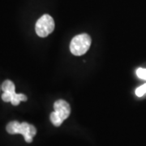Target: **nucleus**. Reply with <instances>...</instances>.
<instances>
[{"instance_id": "9", "label": "nucleus", "mask_w": 146, "mask_h": 146, "mask_svg": "<svg viewBox=\"0 0 146 146\" xmlns=\"http://www.w3.org/2000/svg\"><path fill=\"white\" fill-rule=\"evenodd\" d=\"M146 94V84L140 86L136 89V95L137 97H142L144 94Z\"/></svg>"}, {"instance_id": "6", "label": "nucleus", "mask_w": 146, "mask_h": 146, "mask_svg": "<svg viewBox=\"0 0 146 146\" xmlns=\"http://www.w3.org/2000/svg\"><path fill=\"white\" fill-rule=\"evenodd\" d=\"M27 97L23 94H13L12 99H11V104L13 106H18L21 102H26Z\"/></svg>"}, {"instance_id": "4", "label": "nucleus", "mask_w": 146, "mask_h": 146, "mask_svg": "<svg viewBox=\"0 0 146 146\" xmlns=\"http://www.w3.org/2000/svg\"><path fill=\"white\" fill-rule=\"evenodd\" d=\"M36 129L34 126L29 124L25 122L21 123V128H20V133L23 135L25 137V140L27 143H31L33 141V136L36 135Z\"/></svg>"}, {"instance_id": "11", "label": "nucleus", "mask_w": 146, "mask_h": 146, "mask_svg": "<svg viewBox=\"0 0 146 146\" xmlns=\"http://www.w3.org/2000/svg\"><path fill=\"white\" fill-rule=\"evenodd\" d=\"M136 75L140 79L146 80V68H138L136 70Z\"/></svg>"}, {"instance_id": "5", "label": "nucleus", "mask_w": 146, "mask_h": 146, "mask_svg": "<svg viewBox=\"0 0 146 146\" xmlns=\"http://www.w3.org/2000/svg\"><path fill=\"white\" fill-rule=\"evenodd\" d=\"M20 128H21V123L17 121H12L10 122L7 125V131L9 134H19L20 133Z\"/></svg>"}, {"instance_id": "8", "label": "nucleus", "mask_w": 146, "mask_h": 146, "mask_svg": "<svg viewBox=\"0 0 146 146\" xmlns=\"http://www.w3.org/2000/svg\"><path fill=\"white\" fill-rule=\"evenodd\" d=\"M50 119L51 123H52L55 126V127H59V126L63 123V120L58 115V114L55 111H54V112H52V113L50 114Z\"/></svg>"}, {"instance_id": "7", "label": "nucleus", "mask_w": 146, "mask_h": 146, "mask_svg": "<svg viewBox=\"0 0 146 146\" xmlns=\"http://www.w3.org/2000/svg\"><path fill=\"white\" fill-rule=\"evenodd\" d=\"M15 84L12 81L9 80H5L2 84V90L3 92H9V93H15Z\"/></svg>"}, {"instance_id": "1", "label": "nucleus", "mask_w": 146, "mask_h": 146, "mask_svg": "<svg viewBox=\"0 0 146 146\" xmlns=\"http://www.w3.org/2000/svg\"><path fill=\"white\" fill-rule=\"evenodd\" d=\"M91 37L89 34L82 33L75 36L70 43V50L76 56L83 55L91 46Z\"/></svg>"}, {"instance_id": "10", "label": "nucleus", "mask_w": 146, "mask_h": 146, "mask_svg": "<svg viewBox=\"0 0 146 146\" xmlns=\"http://www.w3.org/2000/svg\"><path fill=\"white\" fill-rule=\"evenodd\" d=\"M16 93V92H15ZM15 93H9V92H4L3 94L2 95V99L3 102H11V99H12V96H13V94Z\"/></svg>"}, {"instance_id": "2", "label": "nucleus", "mask_w": 146, "mask_h": 146, "mask_svg": "<svg viewBox=\"0 0 146 146\" xmlns=\"http://www.w3.org/2000/svg\"><path fill=\"white\" fill-rule=\"evenodd\" d=\"M54 29V21L50 15L45 14L39 18L35 25V30L37 36L46 37L50 35Z\"/></svg>"}, {"instance_id": "3", "label": "nucleus", "mask_w": 146, "mask_h": 146, "mask_svg": "<svg viewBox=\"0 0 146 146\" xmlns=\"http://www.w3.org/2000/svg\"><path fill=\"white\" fill-rule=\"evenodd\" d=\"M54 111L58 114V115L64 121L68 119L71 114V107L70 105L64 100H58L54 104Z\"/></svg>"}]
</instances>
